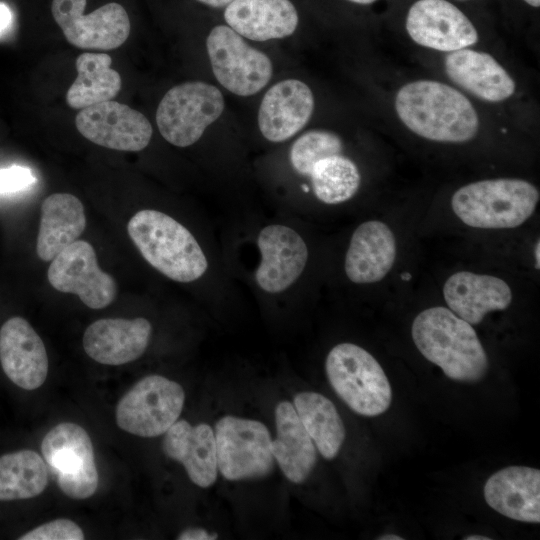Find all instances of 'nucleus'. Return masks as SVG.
I'll return each instance as SVG.
<instances>
[{
  "instance_id": "23",
  "label": "nucleus",
  "mask_w": 540,
  "mask_h": 540,
  "mask_svg": "<svg viewBox=\"0 0 540 540\" xmlns=\"http://www.w3.org/2000/svg\"><path fill=\"white\" fill-rule=\"evenodd\" d=\"M163 451L180 462L190 480L201 488L212 486L218 475L216 442L212 427L177 420L165 433Z\"/></svg>"
},
{
  "instance_id": "9",
  "label": "nucleus",
  "mask_w": 540,
  "mask_h": 540,
  "mask_svg": "<svg viewBox=\"0 0 540 540\" xmlns=\"http://www.w3.org/2000/svg\"><path fill=\"white\" fill-rule=\"evenodd\" d=\"M184 402L185 392L179 383L161 375H148L120 399L116 423L130 434L156 437L178 420Z\"/></svg>"
},
{
  "instance_id": "6",
  "label": "nucleus",
  "mask_w": 540,
  "mask_h": 540,
  "mask_svg": "<svg viewBox=\"0 0 540 540\" xmlns=\"http://www.w3.org/2000/svg\"><path fill=\"white\" fill-rule=\"evenodd\" d=\"M257 261L251 271L256 290L264 296H285L302 279L310 258L309 245L296 227L269 222L254 236Z\"/></svg>"
},
{
  "instance_id": "11",
  "label": "nucleus",
  "mask_w": 540,
  "mask_h": 540,
  "mask_svg": "<svg viewBox=\"0 0 540 540\" xmlns=\"http://www.w3.org/2000/svg\"><path fill=\"white\" fill-rule=\"evenodd\" d=\"M41 451L66 496L86 499L96 492L99 476L93 445L80 425L71 422L56 425L44 436Z\"/></svg>"
},
{
  "instance_id": "30",
  "label": "nucleus",
  "mask_w": 540,
  "mask_h": 540,
  "mask_svg": "<svg viewBox=\"0 0 540 540\" xmlns=\"http://www.w3.org/2000/svg\"><path fill=\"white\" fill-rule=\"evenodd\" d=\"M47 484V467L35 451L25 449L0 456V501L36 497Z\"/></svg>"
},
{
  "instance_id": "13",
  "label": "nucleus",
  "mask_w": 540,
  "mask_h": 540,
  "mask_svg": "<svg viewBox=\"0 0 540 540\" xmlns=\"http://www.w3.org/2000/svg\"><path fill=\"white\" fill-rule=\"evenodd\" d=\"M86 0H53L51 12L66 40L81 49L112 50L130 34V20L119 3H107L84 14Z\"/></svg>"
},
{
  "instance_id": "29",
  "label": "nucleus",
  "mask_w": 540,
  "mask_h": 540,
  "mask_svg": "<svg viewBox=\"0 0 540 540\" xmlns=\"http://www.w3.org/2000/svg\"><path fill=\"white\" fill-rule=\"evenodd\" d=\"M314 197L325 205H338L352 199L361 185V174L356 163L347 156L335 154L324 157L313 164L309 173Z\"/></svg>"
},
{
  "instance_id": "37",
  "label": "nucleus",
  "mask_w": 540,
  "mask_h": 540,
  "mask_svg": "<svg viewBox=\"0 0 540 540\" xmlns=\"http://www.w3.org/2000/svg\"><path fill=\"white\" fill-rule=\"evenodd\" d=\"M378 540H403L404 538L394 534H386L377 538Z\"/></svg>"
},
{
  "instance_id": "35",
  "label": "nucleus",
  "mask_w": 540,
  "mask_h": 540,
  "mask_svg": "<svg viewBox=\"0 0 540 540\" xmlns=\"http://www.w3.org/2000/svg\"><path fill=\"white\" fill-rule=\"evenodd\" d=\"M12 11L3 2H0V36L11 26L12 24Z\"/></svg>"
},
{
  "instance_id": "38",
  "label": "nucleus",
  "mask_w": 540,
  "mask_h": 540,
  "mask_svg": "<svg viewBox=\"0 0 540 540\" xmlns=\"http://www.w3.org/2000/svg\"><path fill=\"white\" fill-rule=\"evenodd\" d=\"M465 540H491V538L482 535H470L468 537H465Z\"/></svg>"
},
{
  "instance_id": "2",
  "label": "nucleus",
  "mask_w": 540,
  "mask_h": 540,
  "mask_svg": "<svg viewBox=\"0 0 540 540\" xmlns=\"http://www.w3.org/2000/svg\"><path fill=\"white\" fill-rule=\"evenodd\" d=\"M395 110L408 129L435 142L464 143L479 130L478 114L468 98L434 80L403 85L395 97Z\"/></svg>"
},
{
  "instance_id": "12",
  "label": "nucleus",
  "mask_w": 540,
  "mask_h": 540,
  "mask_svg": "<svg viewBox=\"0 0 540 540\" xmlns=\"http://www.w3.org/2000/svg\"><path fill=\"white\" fill-rule=\"evenodd\" d=\"M47 278L50 285L62 293H71L91 309H103L117 295L114 278L101 270L93 246L76 240L52 260Z\"/></svg>"
},
{
  "instance_id": "42",
  "label": "nucleus",
  "mask_w": 540,
  "mask_h": 540,
  "mask_svg": "<svg viewBox=\"0 0 540 540\" xmlns=\"http://www.w3.org/2000/svg\"><path fill=\"white\" fill-rule=\"evenodd\" d=\"M461 1H463V0H461Z\"/></svg>"
},
{
  "instance_id": "22",
  "label": "nucleus",
  "mask_w": 540,
  "mask_h": 540,
  "mask_svg": "<svg viewBox=\"0 0 540 540\" xmlns=\"http://www.w3.org/2000/svg\"><path fill=\"white\" fill-rule=\"evenodd\" d=\"M451 81L487 102H501L513 95L516 84L490 54L469 48L449 52L444 61Z\"/></svg>"
},
{
  "instance_id": "18",
  "label": "nucleus",
  "mask_w": 540,
  "mask_h": 540,
  "mask_svg": "<svg viewBox=\"0 0 540 540\" xmlns=\"http://www.w3.org/2000/svg\"><path fill=\"white\" fill-rule=\"evenodd\" d=\"M314 96L309 86L298 79H285L265 93L258 111V127L273 143L284 142L310 120Z\"/></svg>"
},
{
  "instance_id": "32",
  "label": "nucleus",
  "mask_w": 540,
  "mask_h": 540,
  "mask_svg": "<svg viewBox=\"0 0 540 540\" xmlns=\"http://www.w3.org/2000/svg\"><path fill=\"white\" fill-rule=\"evenodd\" d=\"M20 540H83L82 529L69 519L44 523L19 537Z\"/></svg>"
},
{
  "instance_id": "17",
  "label": "nucleus",
  "mask_w": 540,
  "mask_h": 540,
  "mask_svg": "<svg viewBox=\"0 0 540 540\" xmlns=\"http://www.w3.org/2000/svg\"><path fill=\"white\" fill-rule=\"evenodd\" d=\"M151 335L152 324L146 318H103L86 328L83 348L94 361L118 366L140 358Z\"/></svg>"
},
{
  "instance_id": "31",
  "label": "nucleus",
  "mask_w": 540,
  "mask_h": 540,
  "mask_svg": "<svg viewBox=\"0 0 540 540\" xmlns=\"http://www.w3.org/2000/svg\"><path fill=\"white\" fill-rule=\"evenodd\" d=\"M340 136L328 130H310L303 133L289 150V163L294 173L305 177L318 160L343 153Z\"/></svg>"
},
{
  "instance_id": "41",
  "label": "nucleus",
  "mask_w": 540,
  "mask_h": 540,
  "mask_svg": "<svg viewBox=\"0 0 540 540\" xmlns=\"http://www.w3.org/2000/svg\"><path fill=\"white\" fill-rule=\"evenodd\" d=\"M527 4L533 6V7H539L540 6V0H524Z\"/></svg>"
},
{
  "instance_id": "27",
  "label": "nucleus",
  "mask_w": 540,
  "mask_h": 540,
  "mask_svg": "<svg viewBox=\"0 0 540 540\" xmlns=\"http://www.w3.org/2000/svg\"><path fill=\"white\" fill-rule=\"evenodd\" d=\"M293 406L322 457L335 458L344 443L346 431L333 402L320 393L305 391L295 395Z\"/></svg>"
},
{
  "instance_id": "1",
  "label": "nucleus",
  "mask_w": 540,
  "mask_h": 540,
  "mask_svg": "<svg viewBox=\"0 0 540 540\" xmlns=\"http://www.w3.org/2000/svg\"><path fill=\"white\" fill-rule=\"evenodd\" d=\"M127 231L145 261L172 281L191 284L215 272L214 261L197 237L165 212L140 210L129 220Z\"/></svg>"
},
{
  "instance_id": "34",
  "label": "nucleus",
  "mask_w": 540,
  "mask_h": 540,
  "mask_svg": "<svg viewBox=\"0 0 540 540\" xmlns=\"http://www.w3.org/2000/svg\"><path fill=\"white\" fill-rule=\"evenodd\" d=\"M217 538L216 533H210L203 528H187L177 537L178 540H213Z\"/></svg>"
},
{
  "instance_id": "39",
  "label": "nucleus",
  "mask_w": 540,
  "mask_h": 540,
  "mask_svg": "<svg viewBox=\"0 0 540 540\" xmlns=\"http://www.w3.org/2000/svg\"><path fill=\"white\" fill-rule=\"evenodd\" d=\"M539 250H540V245H539V240L537 241V244L535 246V251H534V256H535V262L537 263V269L539 268V261H540V258H539Z\"/></svg>"
},
{
  "instance_id": "15",
  "label": "nucleus",
  "mask_w": 540,
  "mask_h": 540,
  "mask_svg": "<svg viewBox=\"0 0 540 540\" xmlns=\"http://www.w3.org/2000/svg\"><path fill=\"white\" fill-rule=\"evenodd\" d=\"M406 30L418 45L442 52L468 48L478 32L468 17L446 0H418L409 9Z\"/></svg>"
},
{
  "instance_id": "10",
  "label": "nucleus",
  "mask_w": 540,
  "mask_h": 540,
  "mask_svg": "<svg viewBox=\"0 0 540 540\" xmlns=\"http://www.w3.org/2000/svg\"><path fill=\"white\" fill-rule=\"evenodd\" d=\"M206 48L215 78L235 95L256 94L271 79L270 58L228 25H218L210 31Z\"/></svg>"
},
{
  "instance_id": "8",
  "label": "nucleus",
  "mask_w": 540,
  "mask_h": 540,
  "mask_svg": "<svg viewBox=\"0 0 540 540\" xmlns=\"http://www.w3.org/2000/svg\"><path fill=\"white\" fill-rule=\"evenodd\" d=\"M214 436L218 471L225 479H260L272 473V439L264 423L226 415L216 422Z\"/></svg>"
},
{
  "instance_id": "28",
  "label": "nucleus",
  "mask_w": 540,
  "mask_h": 540,
  "mask_svg": "<svg viewBox=\"0 0 540 540\" xmlns=\"http://www.w3.org/2000/svg\"><path fill=\"white\" fill-rule=\"evenodd\" d=\"M111 63L106 53L85 52L77 57V77L66 93V102L71 108L83 109L116 97L122 80Z\"/></svg>"
},
{
  "instance_id": "21",
  "label": "nucleus",
  "mask_w": 540,
  "mask_h": 540,
  "mask_svg": "<svg viewBox=\"0 0 540 540\" xmlns=\"http://www.w3.org/2000/svg\"><path fill=\"white\" fill-rule=\"evenodd\" d=\"M486 503L507 518L540 522V470L509 466L492 474L484 486Z\"/></svg>"
},
{
  "instance_id": "26",
  "label": "nucleus",
  "mask_w": 540,
  "mask_h": 540,
  "mask_svg": "<svg viewBox=\"0 0 540 540\" xmlns=\"http://www.w3.org/2000/svg\"><path fill=\"white\" fill-rule=\"evenodd\" d=\"M86 227L84 206L70 193H54L41 205L36 253L51 261L64 248L78 240Z\"/></svg>"
},
{
  "instance_id": "16",
  "label": "nucleus",
  "mask_w": 540,
  "mask_h": 540,
  "mask_svg": "<svg viewBox=\"0 0 540 540\" xmlns=\"http://www.w3.org/2000/svg\"><path fill=\"white\" fill-rule=\"evenodd\" d=\"M0 363L6 376L25 390H35L46 380L49 368L45 345L22 317L9 318L0 329Z\"/></svg>"
},
{
  "instance_id": "20",
  "label": "nucleus",
  "mask_w": 540,
  "mask_h": 540,
  "mask_svg": "<svg viewBox=\"0 0 540 540\" xmlns=\"http://www.w3.org/2000/svg\"><path fill=\"white\" fill-rule=\"evenodd\" d=\"M442 292L448 308L471 325L482 322L490 312L507 309L513 298L509 284L503 279L471 271L450 275Z\"/></svg>"
},
{
  "instance_id": "19",
  "label": "nucleus",
  "mask_w": 540,
  "mask_h": 540,
  "mask_svg": "<svg viewBox=\"0 0 540 540\" xmlns=\"http://www.w3.org/2000/svg\"><path fill=\"white\" fill-rule=\"evenodd\" d=\"M397 245L392 229L380 220H368L353 231L344 257V272L354 284L381 281L392 269Z\"/></svg>"
},
{
  "instance_id": "4",
  "label": "nucleus",
  "mask_w": 540,
  "mask_h": 540,
  "mask_svg": "<svg viewBox=\"0 0 540 540\" xmlns=\"http://www.w3.org/2000/svg\"><path fill=\"white\" fill-rule=\"evenodd\" d=\"M539 198L538 188L527 180L485 179L457 189L451 197V208L469 227L511 229L532 216Z\"/></svg>"
},
{
  "instance_id": "40",
  "label": "nucleus",
  "mask_w": 540,
  "mask_h": 540,
  "mask_svg": "<svg viewBox=\"0 0 540 540\" xmlns=\"http://www.w3.org/2000/svg\"><path fill=\"white\" fill-rule=\"evenodd\" d=\"M348 1L356 3V4L366 5V4H371L377 0H348Z\"/></svg>"
},
{
  "instance_id": "25",
  "label": "nucleus",
  "mask_w": 540,
  "mask_h": 540,
  "mask_svg": "<svg viewBox=\"0 0 540 540\" xmlns=\"http://www.w3.org/2000/svg\"><path fill=\"white\" fill-rule=\"evenodd\" d=\"M275 427L276 436L271 440L273 457L290 482L301 484L313 471L317 452L291 402L277 404Z\"/></svg>"
},
{
  "instance_id": "5",
  "label": "nucleus",
  "mask_w": 540,
  "mask_h": 540,
  "mask_svg": "<svg viewBox=\"0 0 540 540\" xmlns=\"http://www.w3.org/2000/svg\"><path fill=\"white\" fill-rule=\"evenodd\" d=\"M325 371L335 393L355 413L375 417L390 407V382L376 358L361 346L335 345L327 354Z\"/></svg>"
},
{
  "instance_id": "24",
  "label": "nucleus",
  "mask_w": 540,
  "mask_h": 540,
  "mask_svg": "<svg viewBox=\"0 0 540 540\" xmlns=\"http://www.w3.org/2000/svg\"><path fill=\"white\" fill-rule=\"evenodd\" d=\"M224 19L242 37L260 42L290 36L299 21L290 0H233Z\"/></svg>"
},
{
  "instance_id": "3",
  "label": "nucleus",
  "mask_w": 540,
  "mask_h": 540,
  "mask_svg": "<svg viewBox=\"0 0 540 540\" xmlns=\"http://www.w3.org/2000/svg\"><path fill=\"white\" fill-rule=\"evenodd\" d=\"M419 352L455 381L475 383L488 371V357L470 323L449 308L435 306L421 311L411 327Z\"/></svg>"
},
{
  "instance_id": "33",
  "label": "nucleus",
  "mask_w": 540,
  "mask_h": 540,
  "mask_svg": "<svg viewBox=\"0 0 540 540\" xmlns=\"http://www.w3.org/2000/svg\"><path fill=\"white\" fill-rule=\"evenodd\" d=\"M34 181L31 170L26 167L14 165L0 169V194L23 190Z\"/></svg>"
},
{
  "instance_id": "36",
  "label": "nucleus",
  "mask_w": 540,
  "mask_h": 540,
  "mask_svg": "<svg viewBox=\"0 0 540 540\" xmlns=\"http://www.w3.org/2000/svg\"><path fill=\"white\" fill-rule=\"evenodd\" d=\"M197 1L211 7L220 8V7L227 6L233 0H197Z\"/></svg>"
},
{
  "instance_id": "14",
  "label": "nucleus",
  "mask_w": 540,
  "mask_h": 540,
  "mask_svg": "<svg viewBox=\"0 0 540 540\" xmlns=\"http://www.w3.org/2000/svg\"><path fill=\"white\" fill-rule=\"evenodd\" d=\"M76 128L89 141L118 151H141L150 143L153 129L139 111L116 101L81 109Z\"/></svg>"
},
{
  "instance_id": "7",
  "label": "nucleus",
  "mask_w": 540,
  "mask_h": 540,
  "mask_svg": "<svg viewBox=\"0 0 540 540\" xmlns=\"http://www.w3.org/2000/svg\"><path fill=\"white\" fill-rule=\"evenodd\" d=\"M224 110V98L214 85L202 81L178 84L169 89L156 111L161 136L176 147L196 143Z\"/></svg>"
}]
</instances>
